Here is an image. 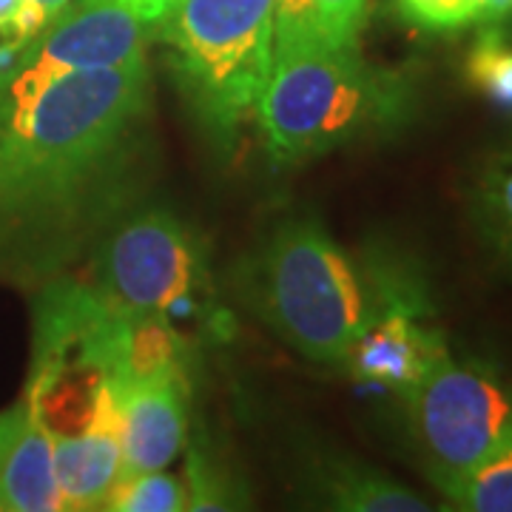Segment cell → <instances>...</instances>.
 Here are the masks:
<instances>
[{
  "mask_svg": "<svg viewBox=\"0 0 512 512\" xmlns=\"http://www.w3.org/2000/svg\"><path fill=\"white\" fill-rule=\"evenodd\" d=\"M154 32L128 0H72L29 46L15 77L0 92V117L26 109L60 77L146 57Z\"/></svg>",
  "mask_w": 512,
  "mask_h": 512,
  "instance_id": "obj_7",
  "label": "cell"
},
{
  "mask_svg": "<svg viewBox=\"0 0 512 512\" xmlns=\"http://www.w3.org/2000/svg\"><path fill=\"white\" fill-rule=\"evenodd\" d=\"M106 512H183L188 510V493L183 481L168 470H151L120 478L109 498Z\"/></svg>",
  "mask_w": 512,
  "mask_h": 512,
  "instance_id": "obj_17",
  "label": "cell"
},
{
  "mask_svg": "<svg viewBox=\"0 0 512 512\" xmlns=\"http://www.w3.org/2000/svg\"><path fill=\"white\" fill-rule=\"evenodd\" d=\"M120 407V478L165 470L188 433V370L174 367L137 379L114 393Z\"/></svg>",
  "mask_w": 512,
  "mask_h": 512,
  "instance_id": "obj_9",
  "label": "cell"
},
{
  "mask_svg": "<svg viewBox=\"0 0 512 512\" xmlns=\"http://www.w3.org/2000/svg\"><path fill=\"white\" fill-rule=\"evenodd\" d=\"M416 114V89L404 74L367 63L362 49L274 60L254 109L274 165L308 163L336 148L390 137Z\"/></svg>",
  "mask_w": 512,
  "mask_h": 512,
  "instance_id": "obj_2",
  "label": "cell"
},
{
  "mask_svg": "<svg viewBox=\"0 0 512 512\" xmlns=\"http://www.w3.org/2000/svg\"><path fill=\"white\" fill-rule=\"evenodd\" d=\"M26 416L9 453L0 461V512H60L52 430L40 407L23 396Z\"/></svg>",
  "mask_w": 512,
  "mask_h": 512,
  "instance_id": "obj_12",
  "label": "cell"
},
{
  "mask_svg": "<svg viewBox=\"0 0 512 512\" xmlns=\"http://www.w3.org/2000/svg\"><path fill=\"white\" fill-rule=\"evenodd\" d=\"M208 285L202 251L168 208H131L92 251V288L114 308L188 316Z\"/></svg>",
  "mask_w": 512,
  "mask_h": 512,
  "instance_id": "obj_5",
  "label": "cell"
},
{
  "mask_svg": "<svg viewBox=\"0 0 512 512\" xmlns=\"http://www.w3.org/2000/svg\"><path fill=\"white\" fill-rule=\"evenodd\" d=\"M370 0H274V60L359 49Z\"/></svg>",
  "mask_w": 512,
  "mask_h": 512,
  "instance_id": "obj_11",
  "label": "cell"
},
{
  "mask_svg": "<svg viewBox=\"0 0 512 512\" xmlns=\"http://www.w3.org/2000/svg\"><path fill=\"white\" fill-rule=\"evenodd\" d=\"M157 35L194 120L234 146L274 69V0H180Z\"/></svg>",
  "mask_w": 512,
  "mask_h": 512,
  "instance_id": "obj_4",
  "label": "cell"
},
{
  "mask_svg": "<svg viewBox=\"0 0 512 512\" xmlns=\"http://www.w3.org/2000/svg\"><path fill=\"white\" fill-rule=\"evenodd\" d=\"M128 3L137 9V15L146 20V23H151L154 29H160V23L171 15V9L180 0H128Z\"/></svg>",
  "mask_w": 512,
  "mask_h": 512,
  "instance_id": "obj_20",
  "label": "cell"
},
{
  "mask_svg": "<svg viewBox=\"0 0 512 512\" xmlns=\"http://www.w3.org/2000/svg\"><path fill=\"white\" fill-rule=\"evenodd\" d=\"M464 77L490 106L512 114V46L501 32H481L467 52Z\"/></svg>",
  "mask_w": 512,
  "mask_h": 512,
  "instance_id": "obj_16",
  "label": "cell"
},
{
  "mask_svg": "<svg viewBox=\"0 0 512 512\" xmlns=\"http://www.w3.org/2000/svg\"><path fill=\"white\" fill-rule=\"evenodd\" d=\"M146 57L60 77L0 117V282L40 288L94 251L143 194Z\"/></svg>",
  "mask_w": 512,
  "mask_h": 512,
  "instance_id": "obj_1",
  "label": "cell"
},
{
  "mask_svg": "<svg viewBox=\"0 0 512 512\" xmlns=\"http://www.w3.org/2000/svg\"><path fill=\"white\" fill-rule=\"evenodd\" d=\"M453 510L512 512V430L467 473L439 487Z\"/></svg>",
  "mask_w": 512,
  "mask_h": 512,
  "instance_id": "obj_15",
  "label": "cell"
},
{
  "mask_svg": "<svg viewBox=\"0 0 512 512\" xmlns=\"http://www.w3.org/2000/svg\"><path fill=\"white\" fill-rule=\"evenodd\" d=\"M248 293L262 322L299 356L348 362L376 313L370 271H362L316 220L279 222L248 268Z\"/></svg>",
  "mask_w": 512,
  "mask_h": 512,
  "instance_id": "obj_3",
  "label": "cell"
},
{
  "mask_svg": "<svg viewBox=\"0 0 512 512\" xmlns=\"http://www.w3.org/2000/svg\"><path fill=\"white\" fill-rule=\"evenodd\" d=\"M313 495L322 507L342 512H427L430 504L376 467L359 461H319L311 473Z\"/></svg>",
  "mask_w": 512,
  "mask_h": 512,
  "instance_id": "obj_13",
  "label": "cell"
},
{
  "mask_svg": "<svg viewBox=\"0 0 512 512\" xmlns=\"http://www.w3.org/2000/svg\"><path fill=\"white\" fill-rule=\"evenodd\" d=\"M370 282L376 313L350 350L348 367L362 382L404 393L439 362L447 345L439 330L424 322L427 299L419 279L393 265H382L370 274Z\"/></svg>",
  "mask_w": 512,
  "mask_h": 512,
  "instance_id": "obj_8",
  "label": "cell"
},
{
  "mask_svg": "<svg viewBox=\"0 0 512 512\" xmlns=\"http://www.w3.org/2000/svg\"><path fill=\"white\" fill-rule=\"evenodd\" d=\"M23 416H26V404L23 402L12 404V407H6V410H0V461H3V456L9 453L12 441H15V436L20 433Z\"/></svg>",
  "mask_w": 512,
  "mask_h": 512,
  "instance_id": "obj_19",
  "label": "cell"
},
{
  "mask_svg": "<svg viewBox=\"0 0 512 512\" xmlns=\"http://www.w3.org/2000/svg\"><path fill=\"white\" fill-rule=\"evenodd\" d=\"M470 211L484 242L512 271V143L498 148L478 168Z\"/></svg>",
  "mask_w": 512,
  "mask_h": 512,
  "instance_id": "obj_14",
  "label": "cell"
},
{
  "mask_svg": "<svg viewBox=\"0 0 512 512\" xmlns=\"http://www.w3.org/2000/svg\"><path fill=\"white\" fill-rule=\"evenodd\" d=\"M20 0H0V29H6V32H12L15 37H20L15 32V26H12V18H15V12H18ZM23 40V37H20ZM29 43V40H26Z\"/></svg>",
  "mask_w": 512,
  "mask_h": 512,
  "instance_id": "obj_22",
  "label": "cell"
},
{
  "mask_svg": "<svg viewBox=\"0 0 512 512\" xmlns=\"http://www.w3.org/2000/svg\"><path fill=\"white\" fill-rule=\"evenodd\" d=\"M37 3H40V6H43L49 15H52V18H57V15H60V12H63L69 3H72V0H37Z\"/></svg>",
  "mask_w": 512,
  "mask_h": 512,
  "instance_id": "obj_23",
  "label": "cell"
},
{
  "mask_svg": "<svg viewBox=\"0 0 512 512\" xmlns=\"http://www.w3.org/2000/svg\"><path fill=\"white\" fill-rule=\"evenodd\" d=\"M396 18L421 32H458L478 23L473 0H390Z\"/></svg>",
  "mask_w": 512,
  "mask_h": 512,
  "instance_id": "obj_18",
  "label": "cell"
},
{
  "mask_svg": "<svg viewBox=\"0 0 512 512\" xmlns=\"http://www.w3.org/2000/svg\"><path fill=\"white\" fill-rule=\"evenodd\" d=\"M473 6L478 23H498L512 15V0H473Z\"/></svg>",
  "mask_w": 512,
  "mask_h": 512,
  "instance_id": "obj_21",
  "label": "cell"
},
{
  "mask_svg": "<svg viewBox=\"0 0 512 512\" xmlns=\"http://www.w3.org/2000/svg\"><path fill=\"white\" fill-rule=\"evenodd\" d=\"M410 433L436 487H444L512 430V390L490 367L444 353L402 393Z\"/></svg>",
  "mask_w": 512,
  "mask_h": 512,
  "instance_id": "obj_6",
  "label": "cell"
},
{
  "mask_svg": "<svg viewBox=\"0 0 512 512\" xmlns=\"http://www.w3.org/2000/svg\"><path fill=\"white\" fill-rule=\"evenodd\" d=\"M52 456L63 510H103L123 470L120 407L106 382L100 384L89 421L74 433L52 430Z\"/></svg>",
  "mask_w": 512,
  "mask_h": 512,
  "instance_id": "obj_10",
  "label": "cell"
}]
</instances>
